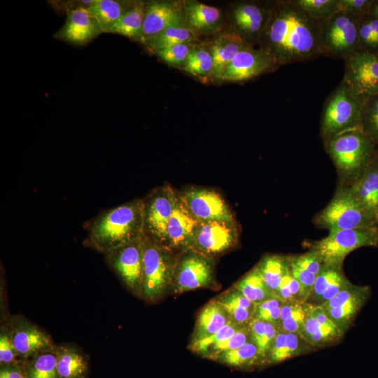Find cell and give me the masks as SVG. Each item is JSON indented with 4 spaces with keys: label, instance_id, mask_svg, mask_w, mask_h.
Wrapping results in <instances>:
<instances>
[{
    "label": "cell",
    "instance_id": "cell-17",
    "mask_svg": "<svg viewBox=\"0 0 378 378\" xmlns=\"http://www.w3.org/2000/svg\"><path fill=\"white\" fill-rule=\"evenodd\" d=\"M185 15L175 4L153 1L146 8L139 41L146 43L166 29L185 24Z\"/></svg>",
    "mask_w": 378,
    "mask_h": 378
},
{
    "label": "cell",
    "instance_id": "cell-39",
    "mask_svg": "<svg viewBox=\"0 0 378 378\" xmlns=\"http://www.w3.org/2000/svg\"><path fill=\"white\" fill-rule=\"evenodd\" d=\"M241 328V327L234 321H230L216 333L206 337L193 341L191 348L195 352L207 354L211 346L230 337Z\"/></svg>",
    "mask_w": 378,
    "mask_h": 378
},
{
    "label": "cell",
    "instance_id": "cell-47",
    "mask_svg": "<svg viewBox=\"0 0 378 378\" xmlns=\"http://www.w3.org/2000/svg\"><path fill=\"white\" fill-rule=\"evenodd\" d=\"M290 261L316 275L318 274L323 265L320 257L312 249L305 253L292 258Z\"/></svg>",
    "mask_w": 378,
    "mask_h": 378
},
{
    "label": "cell",
    "instance_id": "cell-33",
    "mask_svg": "<svg viewBox=\"0 0 378 378\" xmlns=\"http://www.w3.org/2000/svg\"><path fill=\"white\" fill-rule=\"evenodd\" d=\"M195 38L194 31L186 24L169 27L146 42L150 48L157 52L171 46L190 43Z\"/></svg>",
    "mask_w": 378,
    "mask_h": 378
},
{
    "label": "cell",
    "instance_id": "cell-32",
    "mask_svg": "<svg viewBox=\"0 0 378 378\" xmlns=\"http://www.w3.org/2000/svg\"><path fill=\"white\" fill-rule=\"evenodd\" d=\"M257 267L267 286L276 294L281 281L289 267L288 260L279 255H267Z\"/></svg>",
    "mask_w": 378,
    "mask_h": 378
},
{
    "label": "cell",
    "instance_id": "cell-4",
    "mask_svg": "<svg viewBox=\"0 0 378 378\" xmlns=\"http://www.w3.org/2000/svg\"><path fill=\"white\" fill-rule=\"evenodd\" d=\"M176 265L171 249L144 235L141 296L150 302L162 296L174 277Z\"/></svg>",
    "mask_w": 378,
    "mask_h": 378
},
{
    "label": "cell",
    "instance_id": "cell-45",
    "mask_svg": "<svg viewBox=\"0 0 378 378\" xmlns=\"http://www.w3.org/2000/svg\"><path fill=\"white\" fill-rule=\"evenodd\" d=\"M251 337L248 328L241 327L232 336L211 346L214 355L237 349L248 341ZM208 351V352H209Z\"/></svg>",
    "mask_w": 378,
    "mask_h": 378
},
{
    "label": "cell",
    "instance_id": "cell-46",
    "mask_svg": "<svg viewBox=\"0 0 378 378\" xmlns=\"http://www.w3.org/2000/svg\"><path fill=\"white\" fill-rule=\"evenodd\" d=\"M272 363H277L290 358L286 342V332L279 328L270 351Z\"/></svg>",
    "mask_w": 378,
    "mask_h": 378
},
{
    "label": "cell",
    "instance_id": "cell-25",
    "mask_svg": "<svg viewBox=\"0 0 378 378\" xmlns=\"http://www.w3.org/2000/svg\"><path fill=\"white\" fill-rule=\"evenodd\" d=\"M227 314L217 302H211L206 305L199 314L194 341L210 336L220 330L230 321Z\"/></svg>",
    "mask_w": 378,
    "mask_h": 378
},
{
    "label": "cell",
    "instance_id": "cell-5",
    "mask_svg": "<svg viewBox=\"0 0 378 378\" xmlns=\"http://www.w3.org/2000/svg\"><path fill=\"white\" fill-rule=\"evenodd\" d=\"M377 246L378 234L374 226L329 230L326 237L312 244V249L323 265L342 270L343 261L349 253L360 247Z\"/></svg>",
    "mask_w": 378,
    "mask_h": 378
},
{
    "label": "cell",
    "instance_id": "cell-18",
    "mask_svg": "<svg viewBox=\"0 0 378 378\" xmlns=\"http://www.w3.org/2000/svg\"><path fill=\"white\" fill-rule=\"evenodd\" d=\"M96 19L86 6H78L70 10L64 26L57 36L68 43L83 45L102 33Z\"/></svg>",
    "mask_w": 378,
    "mask_h": 378
},
{
    "label": "cell",
    "instance_id": "cell-35",
    "mask_svg": "<svg viewBox=\"0 0 378 378\" xmlns=\"http://www.w3.org/2000/svg\"><path fill=\"white\" fill-rule=\"evenodd\" d=\"M315 20L322 22L340 10L339 0H292Z\"/></svg>",
    "mask_w": 378,
    "mask_h": 378
},
{
    "label": "cell",
    "instance_id": "cell-38",
    "mask_svg": "<svg viewBox=\"0 0 378 378\" xmlns=\"http://www.w3.org/2000/svg\"><path fill=\"white\" fill-rule=\"evenodd\" d=\"M360 125L375 144H378V94L363 102Z\"/></svg>",
    "mask_w": 378,
    "mask_h": 378
},
{
    "label": "cell",
    "instance_id": "cell-15",
    "mask_svg": "<svg viewBox=\"0 0 378 378\" xmlns=\"http://www.w3.org/2000/svg\"><path fill=\"white\" fill-rule=\"evenodd\" d=\"M10 324L13 344L21 358L27 359L39 352L55 349L56 345L51 337L24 317L13 316Z\"/></svg>",
    "mask_w": 378,
    "mask_h": 378
},
{
    "label": "cell",
    "instance_id": "cell-16",
    "mask_svg": "<svg viewBox=\"0 0 378 378\" xmlns=\"http://www.w3.org/2000/svg\"><path fill=\"white\" fill-rule=\"evenodd\" d=\"M213 274L211 262L194 251L183 255L176 262L174 278L178 291L182 293L208 285Z\"/></svg>",
    "mask_w": 378,
    "mask_h": 378
},
{
    "label": "cell",
    "instance_id": "cell-13",
    "mask_svg": "<svg viewBox=\"0 0 378 378\" xmlns=\"http://www.w3.org/2000/svg\"><path fill=\"white\" fill-rule=\"evenodd\" d=\"M185 206L198 221L224 220L234 218L223 197L214 190L192 187L178 193Z\"/></svg>",
    "mask_w": 378,
    "mask_h": 378
},
{
    "label": "cell",
    "instance_id": "cell-43",
    "mask_svg": "<svg viewBox=\"0 0 378 378\" xmlns=\"http://www.w3.org/2000/svg\"><path fill=\"white\" fill-rule=\"evenodd\" d=\"M290 270L294 278L298 281L301 288V301L307 302L316 278V274L311 273L288 260Z\"/></svg>",
    "mask_w": 378,
    "mask_h": 378
},
{
    "label": "cell",
    "instance_id": "cell-10",
    "mask_svg": "<svg viewBox=\"0 0 378 378\" xmlns=\"http://www.w3.org/2000/svg\"><path fill=\"white\" fill-rule=\"evenodd\" d=\"M178 194L169 186L152 190L143 201L144 235L165 246L167 223Z\"/></svg>",
    "mask_w": 378,
    "mask_h": 378
},
{
    "label": "cell",
    "instance_id": "cell-19",
    "mask_svg": "<svg viewBox=\"0 0 378 378\" xmlns=\"http://www.w3.org/2000/svg\"><path fill=\"white\" fill-rule=\"evenodd\" d=\"M199 222L189 212L178 195L175 208L167 223L165 247L189 250Z\"/></svg>",
    "mask_w": 378,
    "mask_h": 378
},
{
    "label": "cell",
    "instance_id": "cell-1",
    "mask_svg": "<svg viewBox=\"0 0 378 378\" xmlns=\"http://www.w3.org/2000/svg\"><path fill=\"white\" fill-rule=\"evenodd\" d=\"M321 22L298 8L292 0L279 1L271 8L262 34L260 49L280 65L314 59L323 55Z\"/></svg>",
    "mask_w": 378,
    "mask_h": 378
},
{
    "label": "cell",
    "instance_id": "cell-7",
    "mask_svg": "<svg viewBox=\"0 0 378 378\" xmlns=\"http://www.w3.org/2000/svg\"><path fill=\"white\" fill-rule=\"evenodd\" d=\"M316 221L329 230L374 227L377 223L350 188L337 192Z\"/></svg>",
    "mask_w": 378,
    "mask_h": 378
},
{
    "label": "cell",
    "instance_id": "cell-42",
    "mask_svg": "<svg viewBox=\"0 0 378 378\" xmlns=\"http://www.w3.org/2000/svg\"><path fill=\"white\" fill-rule=\"evenodd\" d=\"M343 333L331 321L323 324H318V327L309 340L308 344L321 346L330 344L339 340Z\"/></svg>",
    "mask_w": 378,
    "mask_h": 378
},
{
    "label": "cell",
    "instance_id": "cell-40",
    "mask_svg": "<svg viewBox=\"0 0 378 378\" xmlns=\"http://www.w3.org/2000/svg\"><path fill=\"white\" fill-rule=\"evenodd\" d=\"M193 49L190 43H181L164 48L155 52L161 59L169 64L184 66Z\"/></svg>",
    "mask_w": 378,
    "mask_h": 378
},
{
    "label": "cell",
    "instance_id": "cell-51",
    "mask_svg": "<svg viewBox=\"0 0 378 378\" xmlns=\"http://www.w3.org/2000/svg\"><path fill=\"white\" fill-rule=\"evenodd\" d=\"M0 378H26L24 369L17 363L1 365Z\"/></svg>",
    "mask_w": 378,
    "mask_h": 378
},
{
    "label": "cell",
    "instance_id": "cell-28",
    "mask_svg": "<svg viewBox=\"0 0 378 378\" xmlns=\"http://www.w3.org/2000/svg\"><path fill=\"white\" fill-rule=\"evenodd\" d=\"M314 306L302 301L284 302L281 308L279 328L286 332L299 334L306 316Z\"/></svg>",
    "mask_w": 378,
    "mask_h": 378
},
{
    "label": "cell",
    "instance_id": "cell-8",
    "mask_svg": "<svg viewBox=\"0 0 378 378\" xmlns=\"http://www.w3.org/2000/svg\"><path fill=\"white\" fill-rule=\"evenodd\" d=\"M363 101L343 83L332 92L323 105L321 131L325 139L349 127L360 125Z\"/></svg>",
    "mask_w": 378,
    "mask_h": 378
},
{
    "label": "cell",
    "instance_id": "cell-26",
    "mask_svg": "<svg viewBox=\"0 0 378 378\" xmlns=\"http://www.w3.org/2000/svg\"><path fill=\"white\" fill-rule=\"evenodd\" d=\"M146 6L144 2H136L113 23L106 32L118 34L139 40Z\"/></svg>",
    "mask_w": 378,
    "mask_h": 378
},
{
    "label": "cell",
    "instance_id": "cell-41",
    "mask_svg": "<svg viewBox=\"0 0 378 378\" xmlns=\"http://www.w3.org/2000/svg\"><path fill=\"white\" fill-rule=\"evenodd\" d=\"M17 357L19 356L13 344L12 329L8 322V325L1 327L0 332L1 365L16 363Z\"/></svg>",
    "mask_w": 378,
    "mask_h": 378
},
{
    "label": "cell",
    "instance_id": "cell-53",
    "mask_svg": "<svg viewBox=\"0 0 378 378\" xmlns=\"http://www.w3.org/2000/svg\"><path fill=\"white\" fill-rule=\"evenodd\" d=\"M369 13L378 18V1L372 2Z\"/></svg>",
    "mask_w": 378,
    "mask_h": 378
},
{
    "label": "cell",
    "instance_id": "cell-31",
    "mask_svg": "<svg viewBox=\"0 0 378 378\" xmlns=\"http://www.w3.org/2000/svg\"><path fill=\"white\" fill-rule=\"evenodd\" d=\"M129 8L125 6V3L115 0H94L87 7L97 21L102 32H106Z\"/></svg>",
    "mask_w": 378,
    "mask_h": 378
},
{
    "label": "cell",
    "instance_id": "cell-20",
    "mask_svg": "<svg viewBox=\"0 0 378 378\" xmlns=\"http://www.w3.org/2000/svg\"><path fill=\"white\" fill-rule=\"evenodd\" d=\"M271 8H265L257 3L239 4L234 10V22L239 33L245 38H260L270 16Z\"/></svg>",
    "mask_w": 378,
    "mask_h": 378
},
{
    "label": "cell",
    "instance_id": "cell-44",
    "mask_svg": "<svg viewBox=\"0 0 378 378\" xmlns=\"http://www.w3.org/2000/svg\"><path fill=\"white\" fill-rule=\"evenodd\" d=\"M368 286H357L350 281L335 297L320 305L323 309L335 308L368 290Z\"/></svg>",
    "mask_w": 378,
    "mask_h": 378
},
{
    "label": "cell",
    "instance_id": "cell-9",
    "mask_svg": "<svg viewBox=\"0 0 378 378\" xmlns=\"http://www.w3.org/2000/svg\"><path fill=\"white\" fill-rule=\"evenodd\" d=\"M341 81L361 101L378 94V52L360 49L344 59Z\"/></svg>",
    "mask_w": 378,
    "mask_h": 378
},
{
    "label": "cell",
    "instance_id": "cell-49",
    "mask_svg": "<svg viewBox=\"0 0 378 378\" xmlns=\"http://www.w3.org/2000/svg\"><path fill=\"white\" fill-rule=\"evenodd\" d=\"M372 1L368 0H339L340 11L359 16L369 13Z\"/></svg>",
    "mask_w": 378,
    "mask_h": 378
},
{
    "label": "cell",
    "instance_id": "cell-3",
    "mask_svg": "<svg viewBox=\"0 0 378 378\" xmlns=\"http://www.w3.org/2000/svg\"><path fill=\"white\" fill-rule=\"evenodd\" d=\"M326 150L340 173L356 181L374 156L375 142L360 125L325 139Z\"/></svg>",
    "mask_w": 378,
    "mask_h": 378
},
{
    "label": "cell",
    "instance_id": "cell-2",
    "mask_svg": "<svg viewBox=\"0 0 378 378\" xmlns=\"http://www.w3.org/2000/svg\"><path fill=\"white\" fill-rule=\"evenodd\" d=\"M144 236L142 200L102 212L92 220L85 245L106 253Z\"/></svg>",
    "mask_w": 378,
    "mask_h": 378
},
{
    "label": "cell",
    "instance_id": "cell-21",
    "mask_svg": "<svg viewBox=\"0 0 378 378\" xmlns=\"http://www.w3.org/2000/svg\"><path fill=\"white\" fill-rule=\"evenodd\" d=\"M354 195L378 222V156H373L363 174L350 188Z\"/></svg>",
    "mask_w": 378,
    "mask_h": 378
},
{
    "label": "cell",
    "instance_id": "cell-52",
    "mask_svg": "<svg viewBox=\"0 0 378 378\" xmlns=\"http://www.w3.org/2000/svg\"><path fill=\"white\" fill-rule=\"evenodd\" d=\"M368 18L371 28V49L378 48V18L372 16V15H370V17Z\"/></svg>",
    "mask_w": 378,
    "mask_h": 378
},
{
    "label": "cell",
    "instance_id": "cell-14",
    "mask_svg": "<svg viewBox=\"0 0 378 378\" xmlns=\"http://www.w3.org/2000/svg\"><path fill=\"white\" fill-rule=\"evenodd\" d=\"M278 66L266 52L249 46L235 55L218 79L230 82L246 81Z\"/></svg>",
    "mask_w": 378,
    "mask_h": 378
},
{
    "label": "cell",
    "instance_id": "cell-27",
    "mask_svg": "<svg viewBox=\"0 0 378 378\" xmlns=\"http://www.w3.org/2000/svg\"><path fill=\"white\" fill-rule=\"evenodd\" d=\"M370 292V288H369L339 307L323 309L330 321L344 333L352 324L356 316L368 300Z\"/></svg>",
    "mask_w": 378,
    "mask_h": 378
},
{
    "label": "cell",
    "instance_id": "cell-6",
    "mask_svg": "<svg viewBox=\"0 0 378 378\" xmlns=\"http://www.w3.org/2000/svg\"><path fill=\"white\" fill-rule=\"evenodd\" d=\"M362 16L339 10L321 22L320 41L323 55L344 60L361 49L358 27Z\"/></svg>",
    "mask_w": 378,
    "mask_h": 378
},
{
    "label": "cell",
    "instance_id": "cell-22",
    "mask_svg": "<svg viewBox=\"0 0 378 378\" xmlns=\"http://www.w3.org/2000/svg\"><path fill=\"white\" fill-rule=\"evenodd\" d=\"M249 46L247 41L239 32L220 35L214 41L210 50L214 62L212 76L218 78L235 55Z\"/></svg>",
    "mask_w": 378,
    "mask_h": 378
},
{
    "label": "cell",
    "instance_id": "cell-29",
    "mask_svg": "<svg viewBox=\"0 0 378 378\" xmlns=\"http://www.w3.org/2000/svg\"><path fill=\"white\" fill-rule=\"evenodd\" d=\"M235 287L244 297L255 304L270 298H279L267 286L257 267L238 281Z\"/></svg>",
    "mask_w": 378,
    "mask_h": 378
},
{
    "label": "cell",
    "instance_id": "cell-23",
    "mask_svg": "<svg viewBox=\"0 0 378 378\" xmlns=\"http://www.w3.org/2000/svg\"><path fill=\"white\" fill-rule=\"evenodd\" d=\"M59 378H87L88 360L76 345L65 343L55 346Z\"/></svg>",
    "mask_w": 378,
    "mask_h": 378
},
{
    "label": "cell",
    "instance_id": "cell-12",
    "mask_svg": "<svg viewBox=\"0 0 378 378\" xmlns=\"http://www.w3.org/2000/svg\"><path fill=\"white\" fill-rule=\"evenodd\" d=\"M237 238L235 221H200L195 229L190 250L204 255H216L234 246Z\"/></svg>",
    "mask_w": 378,
    "mask_h": 378
},
{
    "label": "cell",
    "instance_id": "cell-50",
    "mask_svg": "<svg viewBox=\"0 0 378 378\" xmlns=\"http://www.w3.org/2000/svg\"><path fill=\"white\" fill-rule=\"evenodd\" d=\"M318 327V323L312 315L311 311L306 316L299 335L308 343L312 335L316 331Z\"/></svg>",
    "mask_w": 378,
    "mask_h": 378
},
{
    "label": "cell",
    "instance_id": "cell-48",
    "mask_svg": "<svg viewBox=\"0 0 378 378\" xmlns=\"http://www.w3.org/2000/svg\"><path fill=\"white\" fill-rule=\"evenodd\" d=\"M216 302L221 307L244 308L253 312H255L256 306L237 290L221 297Z\"/></svg>",
    "mask_w": 378,
    "mask_h": 378
},
{
    "label": "cell",
    "instance_id": "cell-30",
    "mask_svg": "<svg viewBox=\"0 0 378 378\" xmlns=\"http://www.w3.org/2000/svg\"><path fill=\"white\" fill-rule=\"evenodd\" d=\"M26 360L27 362L23 368L26 378H59L55 347L39 352Z\"/></svg>",
    "mask_w": 378,
    "mask_h": 378
},
{
    "label": "cell",
    "instance_id": "cell-11",
    "mask_svg": "<svg viewBox=\"0 0 378 378\" xmlns=\"http://www.w3.org/2000/svg\"><path fill=\"white\" fill-rule=\"evenodd\" d=\"M143 237L104 254L120 280L138 296H141L143 281Z\"/></svg>",
    "mask_w": 378,
    "mask_h": 378
},
{
    "label": "cell",
    "instance_id": "cell-37",
    "mask_svg": "<svg viewBox=\"0 0 378 378\" xmlns=\"http://www.w3.org/2000/svg\"><path fill=\"white\" fill-rule=\"evenodd\" d=\"M342 270L323 265L316 276L312 291L307 302L317 306L318 301L323 293L333 284L344 278Z\"/></svg>",
    "mask_w": 378,
    "mask_h": 378
},
{
    "label": "cell",
    "instance_id": "cell-34",
    "mask_svg": "<svg viewBox=\"0 0 378 378\" xmlns=\"http://www.w3.org/2000/svg\"><path fill=\"white\" fill-rule=\"evenodd\" d=\"M214 62L211 51L204 48H194L189 54L183 69L190 75L204 78L212 75Z\"/></svg>",
    "mask_w": 378,
    "mask_h": 378
},
{
    "label": "cell",
    "instance_id": "cell-36",
    "mask_svg": "<svg viewBox=\"0 0 378 378\" xmlns=\"http://www.w3.org/2000/svg\"><path fill=\"white\" fill-rule=\"evenodd\" d=\"M217 358L228 365L243 367L253 363L260 356L257 346L251 340L237 349L218 354Z\"/></svg>",
    "mask_w": 378,
    "mask_h": 378
},
{
    "label": "cell",
    "instance_id": "cell-54",
    "mask_svg": "<svg viewBox=\"0 0 378 378\" xmlns=\"http://www.w3.org/2000/svg\"><path fill=\"white\" fill-rule=\"evenodd\" d=\"M374 226H375V228H376V230H377V234H378V222H377V223H376V224H375V225H374Z\"/></svg>",
    "mask_w": 378,
    "mask_h": 378
},
{
    "label": "cell",
    "instance_id": "cell-24",
    "mask_svg": "<svg viewBox=\"0 0 378 378\" xmlns=\"http://www.w3.org/2000/svg\"><path fill=\"white\" fill-rule=\"evenodd\" d=\"M184 15L187 25L197 31L213 29L220 20V12L217 8L196 1L186 4Z\"/></svg>",
    "mask_w": 378,
    "mask_h": 378
}]
</instances>
